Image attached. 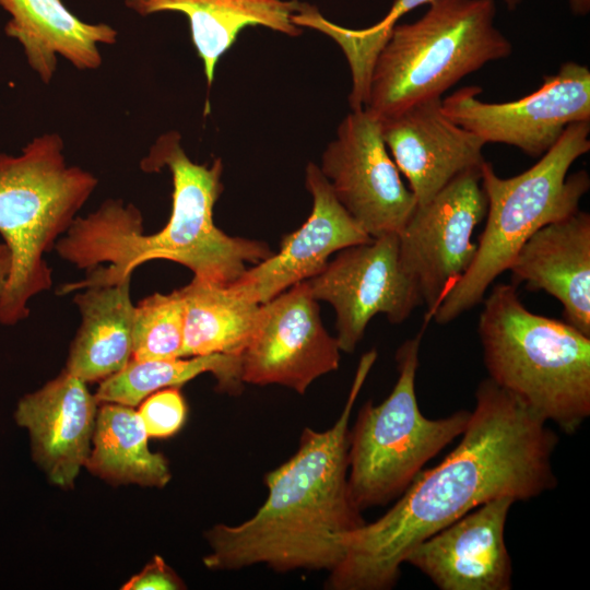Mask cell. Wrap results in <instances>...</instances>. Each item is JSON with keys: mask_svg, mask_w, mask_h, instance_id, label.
<instances>
[{"mask_svg": "<svg viewBox=\"0 0 590 590\" xmlns=\"http://www.w3.org/2000/svg\"><path fill=\"white\" fill-rule=\"evenodd\" d=\"M547 424L491 379L481 381L457 447L421 471L381 517L343 538L324 588L391 589L410 552L463 515L495 498L524 502L553 489L558 438Z\"/></svg>", "mask_w": 590, "mask_h": 590, "instance_id": "obj_1", "label": "cell"}, {"mask_svg": "<svg viewBox=\"0 0 590 590\" xmlns=\"http://www.w3.org/2000/svg\"><path fill=\"white\" fill-rule=\"evenodd\" d=\"M140 166L145 173L169 170L168 222L157 233L144 234L141 212L119 199L106 200L85 217L76 216L55 249L87 274L61 285L60 294L120 282L151 260L174 261L191 270L196 279L231 284L249 263L273 253L268 244L229 236L214 224V205L223 190L221 158L210 165L194 163L181 145V135L168 131L156 139Z\"/></svg>", "mask_w": 590, "mask_h": 590, "instance_id": "obj_2", "label": "cell"}, {"mask_svg": "<svg viewBox=\"0 0 590 590\" xmlns=\"http://www.w3.org/2000/svg\"><path fill=\"white\" fill-rule=\"evenodd\" d=\"M376 359V350L362 355L334 424L326 430L305 427L296 452L266 474L268 496L257 512L241 523H217L204 533L208 569L264 565L279 573H329L337 566L343 538L365 522L349 495V425Z\"/></svg>", "mask_w": 590, "mask_h": 590, "instance_id": "obj_3", "label": "cell"}, {"mask_svg": "<svg viewBox=\"0 0 590 590\" xmlns=\"http://www.w3.org/2000/svg\"><path fill=\"white\" fill-rule=\"evenodd\" d=\"M477 333L488 379L546 423L574 434L590 416V337L530 311L515 284L483 298Z\"/></svg>", "mask_w": 590, "mask_h": 590, "instance_id": "obj_4", "label": "cell"}, {"mask_svg": "<svg viewBox=\"0 0 590 590\" xmlns=\"http://www.w3.org/2000/svg\"><path fill=\"white\" fill-rule=\"evenodd\" d=\"M589 135L590 121L568 125L538 163L514 177L503 178L491 163L482 164L486 223L472 263L439 303L435 322L447 324L480 304L533 233L579 210L590 178L586 170L568 173L589 152Z\"/></svg>", "mask_w": 590, "mask_h": 590, "instance_id": "obj_5", "label": "cell"}, {"mask_svg": "<svg viewBox=\"0 0 590 590\" xmlns=\"http://www.w3.org/2000/svg\"><path fill=\"white\" fill-rule=\"evenodd\" d=\"M97 184L91 172L67 164L57 133L34 138L17 156L0 154V234L11 252L0 323L23 321L30 300L51 287L44 256L68 232Z\"/></svg>", "mask_w": 590, "mask_h": 590, "instance_id": "obj_6", "label": "cell"}, {"mask_svg": "<svg viewBox=\"0 0 590 590\" xmlns=\"http://www.w3.org/2000/svg\"><path fill=\"white\" fill-rule=\"evenodd\" d=\"M412 23L397 24L373 67L366 109L378 119L435 97L486 63L508 58L495 26L496 0H430Z\"/></svg>", "mask_w": 590, "mask_h": 590, "instance_id": "obj_7", "label": "cell"}, {"mask_svg": "<svg viewBox=\"0 0 590 590\" xmlns=\"http://www.w3.org/2000/svg\"><path fill=\"white\" fill-rule=\"evenodd\" d=\"M425 327L397 350L398 378L389 396L378 404L364 403L350 428L347 488L361 512L400 497L469 423L470 411L428 418L418 408L415 378Z\"/></svg>", "mask_w": 590, "mask_h": 590, "instance_id": "obj_8", "label": "cell"}, {"mask_svg": "<svg viewBox=\"0 0 590 590\" xmlns=\"http://www.w3.org/2000/svg\"><path fill=\"white\" fill-rule=\"evenodd\" d=\"M479 86H465L441 99L442 111L486 143H503L541 157L574 122L590 121V70L566 61L541 86L517 101L486 103Z\"/></svg>", "mask_w": 590, "mask_h": 590, "instance_id": "obj_9", "label": "cell"}, {"mask_svg": "<svg viewBox=\"0 0 590 590\" xmlns=\"http://www.w3.org/2000/svg\"><path fill=\"white\" fill-rule=\"evenodd\" d=\"M480 168L461 173L417 205L398 234L400 260L426 306V324L474 259L472 236L487 209Z\"/></svg>", "mask_w": 590, "mask_h": 590, "instance_id": "obj_10", "label": "cell"}, {"mask_svg": "<svg viewBox=\"0 0 590 590\" xmlns=\"http://www.w3.org/2000/svg\"><path fill=\"white\" fill-rule=\"evenodd\" d=\"M305 282L315 299L333 307L335 339L345 353L354 352L373 317L381 314L391 323H402L423 305L415 281L401 263L398 234L338 251Z\"/></svg>", "mask_w": 590, "mask_h": 590, "instance_id": "obj_11", "label": "cell"}, {"mask_svg": "<svg viewBox=\"0 0 590 590\" xmlns=\"http://www.w3.org/2000/svg\"><path fill=\"white\" fill-rule=\"evenodd\" d=\"M318 166L338 201L371 238L399 234L417 206L385 144L379 119L366 108L343 118Z\"/></svg>", "mask_w": 590, "mask_h": 590, "instance_id": "obj_12", "label": "cell"}, {"mask_svg": "<svg viewBox=\"0 0 590 590\" xmlns=\"http://www.w3.org/2000/svg\"><path fill=\"white\" fill-rule=\"evenodd\" d=\"M340 353L304 281L261 304L256 330L240 355L241 381L305 394L317 378L339 368Z\"/></svg>", "mask_w": 590, "mask_h": 590, "instance_id": "obj_13", "label": "cell"}, {"mask_svg": "<svg viewBox=\"0 0 590 590\" xmlns=\"http://www.w3.org/2000/svg\"><path fill=\"white\" fill-rule=\"evenodd\" d=\"M305 187L312 199L306 222L284 236L278 252L247 268L229 284L235 292L260 305L317 275L331 255L373 239L341 205L315 163L306 166Z\"/></svg>", "mask_w": 590, "mask_h": 590, "instance_id": "obj_14", "label": "cell"}, {"mask_svg": "<svg viewBox=\"0 0 590 590\" xmlns=\"http://www.w3.org/2000/svg\"><path fill=\"white\" fill-rule=\"evenodd\" d=\"M514 503L499 497L482 504L418 543L404 564L441 590H509L505 527Z\"/></svg>", "mask_w": 590, "mask_h": 590, "instance_id": "obj_15", "label": "cell"}, {"mask_svg": "<svg viewBox=\"0 0 590 590\" xmlns=\"http://www.w3.org/2000/svg\"><path fill=\"white\" fill-rule=\"evenodd\" d=\"M385 144L409 181L417 205L463 172L485 162V143L442 111L441 98L416 103L379 119Z\"/></svg>", "mask_w": 590, "mask_h": 590, "instance_id": "obj_16", "label": "cell"}, {"mask_svg": "<svg viewBox=\"0 0 590 590\" xmlns=\"http://www.w3.org/2000/svg\"><path fill=\"white\" fill-rule=\"evenodd\" d=\"M96 414L86 382L66 369L19 401L14 418L28 432L32 457L54 485L73 487L91 451Z\"/></svg>", "mask_w": 590, "mask_h": 590, "instance_id": "obj_17", "label": "cell"}, {"mask_svg": "<svg viewBox=\"0 0 590 590\" xmlns=\"http://www.w3.org/2000/svg\"><path fill=\"white\" fill-rule=\"evenodd\" d=\"M508 270L512 284L544 291L563 306L565 321L590 337V215L578 210L548 223L521 246Z\"/></svg>", "mask_w": 590, "mask_h": 590, "instance_id": "obj_18", "label": "cell"}, {"mask_svg": "<svg viewBox=\"0 0 590 590\" xmlns=\"http://www.w3.org/2000/svg\"><path fill=\"white\" fill-rule=\"evenodd\" d=\"M11 15L7 36L23 47L30 67L49 84L57 69V56L79 70L102 64L98 45L117 40V31L105 23H86L61 0H0Z\"/></svg>", "mask_w": 590, "mask_h": 590, "instance_id": "obj_19", "label": "cell"}, {"mask_svg": "<svg viewBox=\"0 0 590 590\" xmlns=\"http://www.w3.org/2000/svg\"><path fill=\"white\" fill-rule=\"evenodd\" d=\"M303 4L299 0H126V5L142 16L160 12L187 16L208 86L213 83L220 59L245 27L263 26L291 37L302 35L304 30L293 17Z\"/></svg>", "mask_w": 590, "mask_h": 590, "instance_id": "obj_20", "label": "cell"}, {"mask_svg": "<svg viewBox=\"0 0 590 590\" xmlns=\"http://www.w3.org/2000/svg\"><path fill=\"white\" fill-rule=\"evenodd\" d=\"M131 278L76 291L81 323L70 346L66 370L84 382L103 381L132 357L134 307Z\"/></svg>", "mask_w": 590, "mask_h": 590, "instance_id": "obj_21", "label": "cell"}, {"mask_svg": "<svg viewBox=\"0 0 590 590\" xmlns=\"http://www.w3.org/2000/svg\"><path fill=\"white\" fill-rule=\"evenodd\" d=\"M149 435L138 411L119 403H103L97 411L85 467L114 484L164 487L172 479L168 461L148 447Z\"/></svg>", "mask_w": 590, "mask_h": 590, "instance_id": "obj_22", "label": "cell"}, {"mask_svg": "<svg viewBox=\"0 0 590 590\" xmlns=\"http://www.w3.org/2000/svg\"><path fill=\"white\" fill-rule=\"evenodd\" d=\"M179 290L185 304L182 357L213 353L240 356L256 330L261 305L229 284L196 278Z\"/></svg>", "mask_w": 590, "mask_h": 590, "instance_id": "obj_23", "label": "cell"}, {"mask_svg": "<svg viewBox=\"0 0 590 590\" xmlns=\"http://www.w3.org/2000/svg\"><path fill=\"white\" fill-rule=\"evenodd\" d=\"M205 373L215 377L217 389L234 394L241 391L240 356L213 353L170 359H130L120 371L101 381L94 396L97 403L134 408L157 390L180 387Z\"/></svg>", "mask_w": 590, "mask_h": 590, "instance_id": "obj_24", "label": "cell"}, {"mask_svg": "<svg viewBox=\"0 0 590 590\" xmlns=\"http://www.w3.org/2000/svg\"><path fill=\"white\" fill-rule=\"evenodd\" d=\"M429 1L396 0L382 20L361 30L346 28L329 21L316 5L307 2H304L293 21L303 30L304 27L311 28L327 35L341 48L349 63L352 79L349 104L351 110H358L367 105L374 63L393 27L406 13Z\"/></svg>", "mask_w": 590, "mask_h": 590, "instance_id": "obj_25", "label": "cell"}, {"mask_svg": "<svg viewBox=\"0 0 590 590\" xmlns=\"http://www.w3.org/2000/svg\"><path fill=\"white\" fill-rule=\"evenodd\" d=\"M184 324L185 304L179 288L141 299L134 307L131 359L182 357Z\"/></svg>", "mask_w": 590, "mask_h": 590, "instance_id": "obj_26", "label": "cell"}, {"mask_svg": "<svg viewBox=\"0 0 590 590\" xmlns=\"http://www.w3.org/2000/svg\"><path fill=\"white\" fill-rule=\"evenodd\" d=\"M138 412L149 437L167 438L182 427L187 405L179 387H168L146 397Z\"/></svg>", "mask_w": 590, "mask_h": 590, "instance_id": "obj_27", "label": "cell"}, {"mask_svg": "<svg viewBox=\"0 0 590 590\" xmlns=\"http://www.w3.org/2000/svg\"><path fill=\"white\" fill-rule=\"evenodd\" d=\"M122 590H179L186 589L181 578L160 556H154L145 567L121 587Z\"/></svg>", "mask_w": 590, "mask_h": 590, "instance_id": "obj_28", "label": "cell"}, {"mask_svg": "<svg viewBox=\"0 0 590 590\" xmlns=\"http://www.w3.org/2000/svg\"><path fill=\"white\" fill-rule=\"evenodd\" d=\"M11 270V252L4 243H0V300Z\"/></svg>", "mask_w": 590, "mask_h": 590, "instance_id": "obj_29", "label": "cell"}, {"mask_svg": "<svg viewBox=\"0 0 590 590\" xmlns=\"http://www.w3.org/2000/svg\"><path fill=\"white\" fill-rule=\"evenodd\" d=\"M570 11L577 16H585L590 12V0H568Z\"/></svg>", "mask_w": 590, "mask_h": 590, "instance_id": "obj_30", "label": "cell"}, {"mask_svg": "<svg viewBox=\"0 0 590 590\" xmlns=\"http://www.w3.org/2000/svg\"><path fill=\"white\" fill-rule=\"evenodd\" d=\"M509 10L517 9L524 0H499Z\"/></svg>", "mask_w": 590, "mask_h": 590, "instance_id": "obj_31", "label": "cell"}]
</instances>
